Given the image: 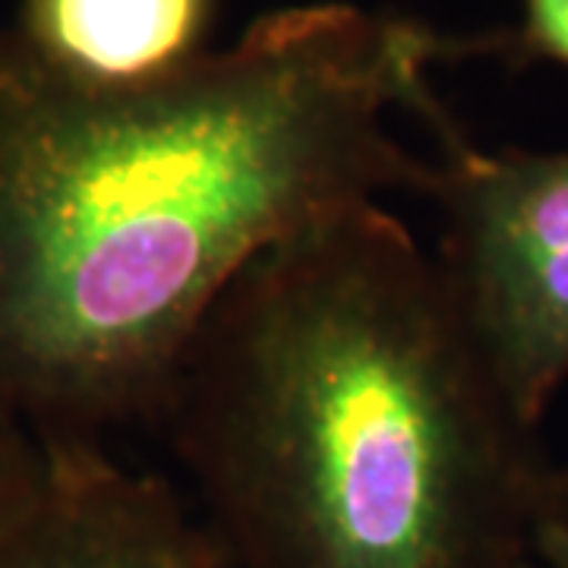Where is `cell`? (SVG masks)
Returning a JSON list of instances; mask_svg holds the SVG:
<instances>
[{"mask_svg":"<svg viewBox=\"0 0 568 568\" xmlns=\"http://www.w3.org/2000/svg\"><path fill=\"white\" fill-rule=\"evenodd\" d=\"M547 511L568 525V467H549Z\"/></svg>","mask_w":568,"mask_h":568,"instance_id":"9","label":"cell"},{"mask_svg":"<svg viewBox=\"0 0 568 568\" xmlns=\"http://www.w3.org/2000/svg\"><path fill=\"white\" fill-rule=\"evenodd\" d=\"M39 493L0 530V568H237L168 477L99 439H44Z\"/></svg>","mask_w":568,"mask_h":568,"instance_id":"4","label":"cell"},{"mask_svg":"<svg viewBox=\"0 0 568 568\" xmlns=\"http://www.w3.org/2000/svg\"><path fill=\"white\" fill-rule=\"evenodd\" d=\"M465 58H503L511 67L534 61L568 67V0H525L521 26L465 39Z\"/></svg>","mask_w":568,"mask_h":568,"instance_id":"6","label":"cell"},{"mask_svg":"<svg viewBox=\"0 0 568 568\" xmlns=\"http://www.w3.org/2000/svg\"><path fill=\"white\" fill-rule=\"evenodd\" d=\"M534 559L540 568H568V525L556 515H544L534 530Z\"/></svg>","mask_w":568,"mask_h":568,"instance_id":"8","label":"cell"},{"mask_svg":"<svg viewBox=\"0 0 568 568\" xmlns=\"http://www.w3.org/2000/svg\"><path fill=\"white\" fill-rule=\"evenodd\" d=\"M212 17L215 0H22L13 32L70 80L140 85L203 58Z\"/></svg>","mask_w":568,"mask_h":568,"instance_id":"5","label":"cell"},{"mask_svg":"<svg viewBox=\"0 0 568 568\" xmlns=\"http://www.w3.org/2000/svg\"><path fill=\"white\" fill-rule=\"evenodd\" d=\"M48 467V443L0 407V530L39 493Z\"/></svg>","mask_w":568,"mask_h":568,"instance_id":"7","label":"cell"},{"mask_svg":"<svg viewBox=\"0 0 568 568\" xmlns=\"http://www.w3.org/2000/svg\"><path fill=\"white\" fill-rule=\"evenodd\" d=\"M458 39L342 0L253 20L140 85H92L0 26V407L41 439L152 424L190 338L265 250L424 193L392 136Z\"/></svg>","mask_w":568,"mask_h":568,"instance_id":"1","label":"cell"},{"mask_svg":"<svg viewBox=\"0 0 568 568\" xmlns=\"http://www.w3.org/2000/svg\"><path fill=\"white\" fill-rule=\"evenodd\" d=\"M530 568H540V566H537V559H534V562H530Z\"/></svg>","mask_w":568,"mask_h":568,"instance_id":"10","label":"cell"},{"mask_svg":"<svg viewBox=\"0 0 568 568\" xmlns=\"http://www.w3.org/2000/svg\"><path fill=\"white\" fill-rule=\"evenodd\" d=\"M237 568H530L549 465L379 203L265 250L152 424Z\"/></svg>","mask_w":568,"mask_h":568,"instance_id":"2","label":"cell"},{"mask_svg":"<svg viewBox=\"0 0 568 568\" xmlns=\"http://www.w3.org/2000/svg\"><path fill=\"white\" fill-rule=\"evenodd\" d=\"M410 114L439 145L424 190L443 212L436 268L511 410L537 429L568 379V152L474 145L433 85Z\"/></svg>","mask_w":568,"mask_h":568,"instance_id":"3","label":"cell"}]
</instances>
